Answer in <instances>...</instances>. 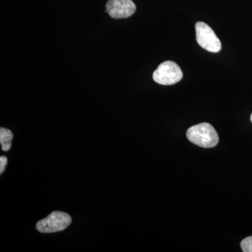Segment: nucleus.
<instances>
[{"instance_id": "1", "label": "nucleus", "mask_w": 252, "mask_h": 252, "mask_svg": "<svg viewBox=\"0 0 252 252\" xmlns=\"http://www.w3.org/2000/svg\"><path fill=\"white\" fill-rule=\"evenodd\" d=\"M187 137L192 143L203 148H212L218 144L219 136L211 124L202 123L189 127Z\"/></svg>"}, {"instance_id": "2", "label": "nucleus", "mask_w": 252, "mask_h": 252, "mask_svg": "<svg viewBox=\"0 0 252 252\" xmlns=\"http://www.w3.org/2000/svg\"><path fill=\"white\" fill-rule=\"evenodd\" d=\"M72 223V218L65 212L55 211L36 223V229L43 233L62 231Z\"/></svg>"}, {"instance_id": "3", "label": "nucleus", "mask_w": 252, "mask_h": 252, "mask_svg": "<svg viewBox=\"0 0 252 252\" xmlns=\"http://www.w3.org/2000/svg\"><path fill=\"white\" fill-rule=\"evenodd\" d=\"M183 78L180 66L172 61H165L158 67L153 74L154 81L160 85L169 86L177 84Z\"/></svg>"}, {"instance_id": "4", "label": "nucleus", "mask_w": 252, "mask_h": 252, "mask_svg": "<svg viewBox=\"0 0 252 252\" xmlns=\"http://www.w3.org/2000/svg\"><path fill=\"white\" fill-rule=\"evenodd\" d=\"M197 42L209 52L218 53L221 49V43L215 32L208 25L203 22L195 24Z\"/></svg>"}, {"instance_id": "5", "label": "nucleus", "mask_w": 252, "mask_h": 252, "mask_svg": "<svg viewBox=\"0 0 252 252\" xmlns=\"http://www.w3.org/2000/svg\"><path fill=\"white\" fill-rule=\"evenodd\" d=\"M106 11L113 18H126L134 14L136 6L132 0H109Z\"/></svg>"}, {"instance_id": "6", "label": "nucleus", "mask_w": 252, "mask_h": 252, "mask_svg": "<svg viewBox=\"0 0 252 252\" xmlns=\"http://www.w3.org/2000/svg\"><path fill=\"white\" fill-rule=\"evenodd\" d=\"M13 138H14V135L11 130L4 127L0 128V144L1 145V149L4 152L10 150Z\"/></svg>"}, {"instance_id": "7", "label": "nucleus", "mask_w": 252, "mask_h": 252, "mask_svg": "<svg viewBox=\"0 0 252 252\" xmlns=\"http://www.w3.org/2000/svg\"><path fill=\"white\" fill-rule=\"evenodd\" d=\"M240 245L244 252H252V236L244 239Z\"/></svg>"}, {"instance_id": "8", "label": "nucleus", "mask_w": 252, "mask_h": 252, "mask_svg": "<svg viewBox=\"0 0 252 252\" xmlns=\"http://www.w3.org/2000/svg\"><path fill=\"white\" fill-rule=\"evenodd\" d=\"M8 159L4 156H1L0 157V174H2L5 170L6 165H7Z\"/></svg>"}, {"instance_id": "9", "label": "nucleus", "mask_w": 252, "mask_h": 252, "mask_svg": "<svg viewBox=\"0 0 252 252\" xmlns=\"http://www.w3.org/2000/svg\"><path fill=\"white\" fill-rule=\"evenodd\" d=\"M250 119H251V122L252 123V115H251V117H250Z\"/></svg>"}]
</instances>
